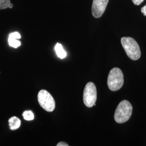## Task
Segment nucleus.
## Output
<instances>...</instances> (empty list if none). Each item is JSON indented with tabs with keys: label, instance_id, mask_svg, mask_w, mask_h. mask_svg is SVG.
I'll use <instances>...</instances> for the list:
<instances>
[{
	"label": "nucleus",
	"instance_id": "9",
	"mask_svg": "<svg viewBox=\"0 0 146 146\" xmlns=\"http://www.w3.org/2000/svg\"><path fill=\"white\" fill-rule=\"evenodd\" d=\"M55 50L56 52L58 57L60 58L61 59H63L66 57L67 52H66V51L63 49L62 44H61L60 43H58L56 44L55 47Z\"/></svg>",
	"mask_w": 146,
	"mask_h": 146
},
{
	"label": "nucleus",
	"instance_id": "1",
	"mask_svg": "<svg viewBox=\"0 0 146 146\" xmlns=\"http://www.w3.org/2000/svg\"><path fill=\"white\" fill-rule=\"evenodd\" d=\"M122 46L127 56L133 60H137L141 56V50L138 43L131 37H123L121 38Z\"/></svg>",
	"mask_w": 146,
	"mask_h": 146
},
{
	"label": "nucleus",
	"instance_id": "15",
	"mask_svg": "<svg viewBox=\"0 0 146 146\" xmlns=\"http://www.w3.org/2000/svg\"><path fill=\"white\" fill-rule=\"evenodd\" d=\"M13 6H14V5H13V4H12V3H11V4L9 5L8 8H9L11 9V8L13 7Z\"/></svg>",
	"mask_w": 146,
	"mask_h": 146
},
{
	"label": "nucleus",
	"instance_id": "6",
	"mask_svg": "<svg viewBox=\"0 0 146 146\" xmlns=\"http://www.w3.org/2000/svg\"><path fill=\"white\" fill-rule=\"evenodd\" d=\"M109 0H93L92 12L95 18L98 19L104 14Z\"/></svg>",
	"mask_w": 146,
	"mask_h": 146
},
{
	"label": "nucleus",
	"instance_id": "11",
	"mask_svg": "<svg viewBox=\"0 0 146 146\" xmlns=\"http://www.w3.org/2000/svg\"><path fill=\"white\" fill-rule=\"evenodd\" d=\"M11 3V0H0V10L7 9Z\"/></svg>",
	"mask_w": 146,
	"mask_h": 146
},
{
	"label": "nucleus",
	"instance_id": "2",
	"mask_svg": "<svg viewBox=\"0 0 146 146\" xmlns=\"http://www.w3.org/2000/svg\"><path fill=\"white\" fill-rule=\"evenodd\" d=\"M133 107L127 100L122 101L117 107L114 114V120L118 123H123L128 121L132 114Z\"/></svg>",
	"mask_w": 146,
	"mask_h": 146
},
{
	"label": "nucleus",
	"instance_id": "3",
	"mask_svg": "<svg viewBox=\"0 0 146 146\" xmlns=\"http://www.w3.org/2000/svg\"><path fill=\"white\" fill-rule=\"evenodd\" d=\"M124 83L123 74L121 70L118 68H113L110 71L107 84L110 90L115 92L122 88Z\"/></svg>",
	"mask_w": 146,
	"mask_h": 146
},
{
	"label": "nucleus",
	"instance_id": "4",
	"mask_svg": "<svg viewBox=\"0 0 146 146\" xmlns=\"http://www.w3.org/2000/svg\"><path fill=\"white\" fill-rule=\"evenodd\" d=\"M40 106L48 112H52L55 108V101L52 95L46 90H41L37 96Z\"/></svg>",
	"mask_w": 146,
	"mask_h": 146
},
{
	"label": "nucleus",
	"instance_id": "5",
	"mask_svg": "<svg viewBox=\"0 0 146 146\" xmlns=\"http://www.w3.org/2000/svg\"><path fill=\"white\" fill-rule=\"evenodd\" d=\"M84 102L88 108L95 106L97 100V90L95 85L93 82H88L85 86L84 92Z\"/></svg>",
	"mask_w": 146,
	"mask_h": 146
},
{
	"label": "nucleus",
	"instance_id": "13",
	"mask_svg": "<svg viewBox=\"0 0 146 146\" xmlns=\"http://www.w3.org/2000/svg\"><path fill=\"white\" fill-rule=\"evenodd\" d=\"M141 11L142 13L143 14V15L146 16V5L143 7H142Z\"/></svg>",
	"mask_w": 146,
	"mask_h": 146
},
{
	"label": "nucleus",
	"instance_id": "14",
	"mask_svg": "<svg viewBox=\"0 0 146 146\" xmlns=\"http://www.w3.org/2000/svg\"><path fill=\"white\" fill-rule=\"evenodd\" d=\"M57 146H68V144L64 142H60L57 144Z\"/></svg>",
	"mask_w": 146,
	"mask_h": 146
},
{
	"label": "nucleus",
	"instance_id": "12",
	"mask_svg": "<svg viewBox=\"0 0 146 146\" xmlns=\"http://www.w3.org/2000/svg\"><path fill=\"white\" fill-rule=\"evenodd\" d=\"M133 3L136 5H139L145 1V0H131Z\"/></svg>",
	"mask_w": 146,
	"mask_h": 146
},
{
	"label": "nucleus",
	"instance_id": "7",
	"mask_svg": "<svg viewBox=\"0 0 146 146\" xmlns=\"http://www.w3.org/2000/svg\"><path fill=\"white\" fill-rule=\"evenodd\" d=\"M21 35L18 32L12 33L8 38V43L11 47L17 48L21 46V42L17 39L21 38Z\"/></svg>",
	"mask_w": 146,
	"mask_h": 146
},
{
	"label": "nucleus",
	"instance_id": "8",
	"mask_svg": "<svg viewBox=\"0 0 146 146\" xmlns=\"http://www.w3.org/2000/svg\"><path fill=\"white\" fill-rule=\"evenodd\" d=\"M9 128L11 131H15L20 128L21 125V120L16 116L11 117L9 120Z\"/></svg>",
	"mask_w": 146,
	"mask_h": 146
},
{
	"label": "nucleus",
	"instance_id": "10",
	"mask_svg": "<svg viewBox=\"0 0 146 146\" xmlns=\"http://www.w3.org/2000/svg\"><path fill=\"white\" fill-rule=\"evenodd\" d=\"M22 115L24 119L27 121H31V120H34V115L31 110L25 111Z\"/></svg>",
	"mask_w": 146,
	"mask_h": 146
}]
</instances>
